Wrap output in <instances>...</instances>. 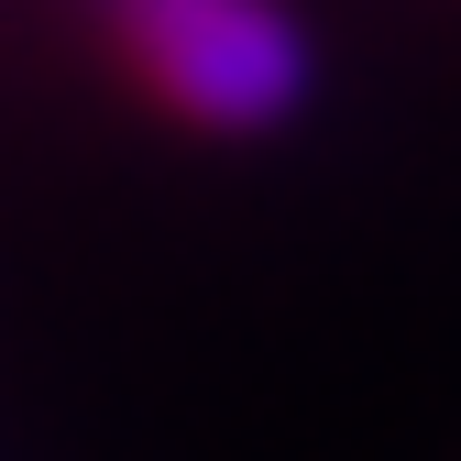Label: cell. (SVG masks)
Masks as SVG:
<instances>
[{
  "label": "cell",
  "mask_w": 461,
  "mask_h": 461,
  "mask_svg": "<svg viewBox=\"0 0 461 461\" xmlns=\"http://www.w3.org/2000/svg\"><path fill=\"white\" fill-rule=\"evenodd\" d=\"M88 33L110 77L198 143H264L319 88L297 0H88Z\"/></svg>",
  "instance_id": "1"
}]
</instances>
